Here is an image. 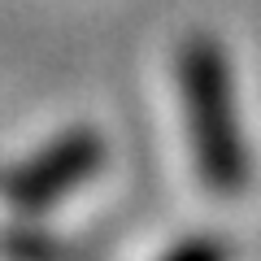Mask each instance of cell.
Listing matches in <instances>:
<instances>
[{
  "instance_id": "3957f363",
  "label": "cell",
  "mask_w": 261,
  "mask_h": 261,
  "mask_svg": "<svg viewBox=\"0 0 261 261\" xmlns=\"http://www.w3.org/2000/svg\"><path fill=\"white\" fill-rule=\"evenodd\" d=\"M166 261H226V252L218 248L214 240H192V244H183V248H174Z\"/></svg>"
},
{
  "instance_id": "6da1fadb",
  "label": "cell",
  "mask_w": 261,
  "mask_h": 261,
  "mask_svg": "<svg viewBox=\"0 0 261 261\" xmlns=\"http://www.w3.org/2000/svg\"><path fill=\"white\" fill-rule=\"evenodd\" d=\"M178 87L187 105V130L196 144V166L214 196H235L248 183L240 113L231 92V65L222 48L205 35H192L178 53Z\"/></svg>"
},
{
  "instance_id": "7a4b0ae2",
  "label": "cell",
  "mask_w": 261,
  "mask_h": 261,
  "mask_svg": "<svg viewBox=\"0 0 261 261\" xmlns=\"http://www.w3.org/2000/svg\"><path fill=\"white\" fill-rule=\"evenodd\" d=\"M100 161L105 144L96 130H65L44 152H35L9 174H0V196L22 214H44V209L61 205L79 183H87L100 170Z\"/></svg>"
}]
</instances>
